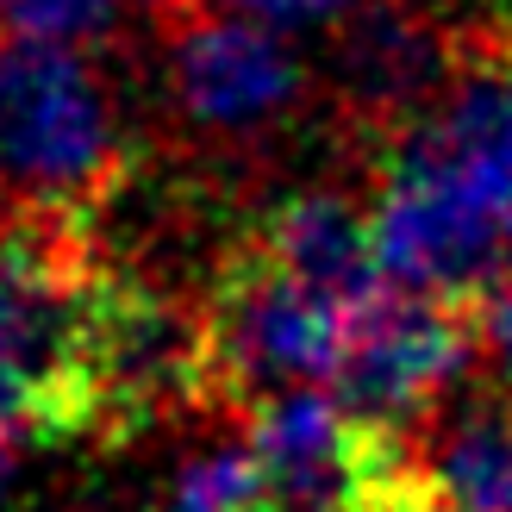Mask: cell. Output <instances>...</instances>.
<instances>
[{"label": "cell", "instance_id": "6da1fadb", "mask_svg": "<svg viewBox=\"0 0 512 512\" xmlns=\"http://www.w3.org/2000/svg\"><path fill=\"white\" fill-rule=\"evenodd\" d=\"M125 175L132 144L94 57L69 38L0 25V194L13 213L94 225Z\"/></svg>", "mask_w": 512, "mask_h": 512}, {"label": "cell", "instance_id": "7a4b0ae2", "mask_svg": "<svg viewBox=\"0 0 512 512\" xmlns=\"http://www.w3.org/2000/svg\"><path fill=\"white\" fill-rule=\"evenodd\" d=\"M369 219L388 288L481 306L512 269V207L431 132L425 113L388 132Z\"/></svg>", "mask_w": 512, "mask_h": 512}, {"label": "cell", "instance_id": "3957f363", "mask_svg": "<svg viewBox=\"0 0 512 512\" xmlns=\"http://www.w3.org/2000/svg\"><path fill=\"white\" fill-rule=\"evenodd\" d=\"M82 388L100 444H132L163 419L213 413L219 369L207 306H182L175 294L100 263L82 300Z\"/></svg>", "mask_w": 512, "mask_h": 512}, {"label": "cell", "instance_id": "277c9868", "mask_svg": "<svg viewBox=\"0 0 512 512\" xmlns=\"http://www.w3.org/2000/svg\"><path fill=\"white\" fill-rule=\"evenodd\" d=\"M207 331H213V369H219V406H263L294 388L338 381L350 306L300 288L281 275L263 250L238 244L219 263L207 294Z\"/></svg>", "mask_w": 512, "mask_h": 512}, {"label": "cell", "instance_id": "5b68a950", "mask_svg": "<svg viewBox=\"0 0 512 512\" xmlns=\"http://www.w3.org/2000/svg\"><path fill=\"white\" fill-rule=\"evenodd\" d=\"M163 19V82L188 132L213 144L263 138L306 100V63L275 25L225 0H188Z\"/></svg>", "mask_w": 512, "mask_h": 512}, {"label": "cell", "instance_id": "8992f818", "mask_svg": "<svg viewBox=\"0 0 512 512\" xmlns=\"http://www.w3.org/2000/svg\"><path fill=\"white\" fill-rule=\"evenodd\" d=\"M469 350H481L475 306L381 288L375 300H363L350 313L344 363H338L331 388H338V400L356 419L388 425V431H413L456 388Z\"/></svg>", "mask_w": 512, "mask_h": 512}, {"label": "cell", "instance_id": "52a82bcc", "mask_svg": "<svg viewBox=\"0 0 512 512\" xmlns=\"http://www.w3.org/2000/svg\"><path fill=\"white\" fill-rule=\"evenodd\" d=\"M463 57L469 50L450 38V25L431 19L419 0H363L338 19L325 69L356 119H381L394 132L450 94Z\"/></svg>", "mask_w": 512, "mask_h": 512}, {"label": "cell", "instance_id": "ba28073f", "mask_svg": "<svg viewBox=\"0 0 512 512\" xmlns=\"http://www.w3.org/2000/svg\"><path fill=\"white\" fill-rule=\"evenodd\" d=\"M413 488L438 512H512V388L444 394L419 419V438L406 431Z\"/></svg>", "mask_w": 512, "mask_h": 512}, {"label": "cell", "instance_id": "9c48e42d", "mask_svg": "<svg viewBox=\"0 0 512 512\" xmlns=\"http://www.w3.org/2000/svg\"><path fill=\"white\" fill-rule=\"evenodd\" d=\"M250 250H263L281 275H294L300 288H313L338 306H363L388 288L381 275V250H375V219L356 200L331 194V188H300L288 200H275L244 232Z\"/></svg>", "mask_w": 512, "mask_h": 512}, {"label": "cell", "instance_id": "30bf717a", "mask_svg": "<svg viewBox=\"0 0 512 512\" xmlns=\"http://www.w3.org/2000/svg\"><path fill=\"white\" fill-rule=\"evenodd\" d=\"M263 506V463L250 438H219L194 450L169 481L163 512H256Z\"/></svg>", "mask_w": 512, "mask_h": 512}, {"label": "cell", "instance_id": "8fae6325", "mask_svg": "<svg viewBox=\"0 0 512 512\" xmlns=\"http://www.w3.org/2000/svg\"><path fill=\"white\" fill-rule=\"evenodd\" d=\"M119 7H125V0H0L7 25L38 32V38H69V44L100 38L119 19Z\"/></svg>", "mask_w": 512, "mask_h": 512}, {"label": "cell", "instance_id": "7c38bea8", "mask_svg": "<svg viewBox=\"0 0 512 512\" xmlns=\"http://www.w3.org/2000/svg\"><path fill=\"white\" fill-rule=\"evenodd\" d=\"M475 338H481V356L494 363V381L512 388V269H506L500 288L475 306Z\"/></svg>", "mask_w": 512, "mask_h": 512}, {"label": "cell", "instance_id": "4fadbf2b", "mask_svg": "<svg viewBox=\"0 0 512 512\" xmlns=\"http://www.w3.org/2000/svg\"><path fill=\"white\" fill-rule=\"evenodd\" d=\"M225 7L263 19V25H275V32H294V25H338L344 13L363 7V0H225Z\"/></svg>", "mask_w": 512, "mask_h": 512}, {"label": "cell", "instance_id": "5bb4252c", "mask_svg": "<svg viewBox=\"0 0 512 512\" xmlns=\"http://www.w3.org/2000/svg\"><path fill=\"white\" fill-rule=\"evenodd\" d=\"M19 444H25V438H13V431L0 425V488H7V475H13V456H19Z\"/></svg>", "mask_w": 512, "mask_h": 512}, {"label": "cell", "instance_id": "9a60e30c", "mask_svg": "<svg viewBox=\"0 0 512 512\" xmlns=\"http://www.w3.org/2000/svg\"><path fill=\"white\" fill-rule=\"evenodd\" d=\"M150 13H169V7H188V0H144Z\"/></svg>", "mask_w": 512, "mask_h": 512}, {"label": "cell", "instance_id": "2e32d148", "mask_svg": "<svg viewBox=\"0 0 512 512\" xmlns=\"http://www.w3.org/2000/svg\"><path fill=\"white\" fill-rule=\"evenodd\" d=\"M7 219H13V200H7V194H0V225H7Z\"/></svg>", "mask_w": 512, "mask_h": 512}, {"label": "cell", "instance_id": "e0dca14e", "mask_svg": "<svg viewBox=\"0 0 512 512\" xmlns=\"http://www.w3.org/2000/svg\"><path fill=\"white\" fill-rule=\"evenodd\" d=\"M500 50H512V25H506V38H500Z\"/></svg>", "mask_w": 512, "mask_h": 512}, {"label": "cell", "instance_id": "ac0fdd59", "mask_svg": "<svg viewBox=\"0 0 512 512\" xmlns=\"http://www.w3.org/2000/svg\"><path fill=\"white\" fill-rule=\"evenodd\" d=\"M413 512H438V506H413Z\"/></svg>", "mask_w": 512, "mask_h": 512}, {"label": "cell", "instance_id": "d6986e66", "mask_svg": "<svg viewBox=\"0 0 512 512\" xmlns=\"http://www.w3.org/2000/svg\"><path fill=\"white\" fill-rule=\"evenodd\" d=\"M0 25H7V13H0Z\"/></svg>", "mask_w": 512, "mask_h": 512}]
</instances>
